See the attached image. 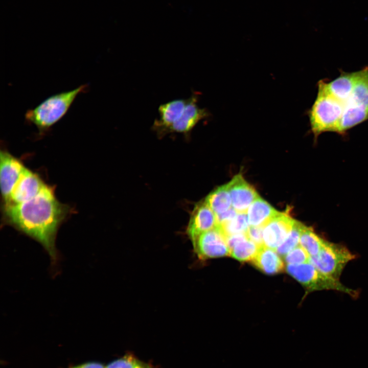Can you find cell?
Listing matches in <instances>:
<instances>
[{"mask_svg": "<svg viewBox=\"0 0 368 368\" xmlns=\"http://www.w3.org/2000/svg\"><path fill=\"white\" fill-rule=\"evenodd\" d=\"M2 210L4 223L39 242L56 266L60 258L55 244L57 232L72 209L58 200L54 188L46 183L35 196Z\"/></svg>", "mask_w": 368, "mask_h": 368, "instance_id": "1", "label": "cell"}, {"mask_svg": "<svg viewBox=\"0 0 368 368\" xmlns=\"http://www.w3.org/2000/svg\"><path fill=\"white\" fill-rule=\"evenodd\" d=\"M87 88L88 85L85 84L71 90L50 96L26 111V122L34 125L39 135L45 134L65 115L77 96L85 93Z\"/></svg>", "mask_w": 368, "mask_h": 368, "instance_id": "2", "label": "cell"}, {"mask_svg": "<svg viewBox=\"0 0 368 368\" xmlns=\"http://www.w3.org/2000/svg\"><path fill=\"white\" fill-rule=\"evenodd\" d=\"M317 86L316 98L308 113L311 130L316 137L324 132L339 133L344 105L330 94L324 80Z\"/></svg>", "mask_w": 368, "mask_h": 368, "instance_id": "3", "label": "cell"}, {"mask_svg": "<svg viewBox=\"0 0 368 368\" xmlns=\"http://www.w3.org/2000/svg\"><path fill=\"white\" fill-rule=\"evenodd\" d=\"M286 270L305 288L307 293L315 291L335 290L346 293L354 298L358 296L357 290L347 287L339 280L321 272L309 262L287 264Z\"/></svg>", "mask_w": 368, "mask_h": 368, "instance_id": "4", "label": "cell"}, {"mask_svg": "<svg viewBox=\"0 0 368 368\" xmlns=\"http://www.w3.org/2000/svg\"><path fill=\"white\" fill-rule=\"evenodd\" d=\"M368 120V67L344 104L339 133Z\"/></svg>", "mask_w": 368, "mask_h": 368, "instance_id": "5", "label": "cell"}, {"mask_svg": "<svg viewBox=\"0 0 368 368\" xmlns=\"http://www.w3.org/2000/svg\"><path fill=\"white\" fill-rule=\"evenodd\" d=\"M356 258L344 245L326 241L317 255L310 257L309 262L321 272L339 280L347 264Z\"/></svg>", "mask_w": 368, "mask_h": 368, "instance_id": "6", "label": "cell"}, {"mask_svg": "<svg viewBox=\"0 0 368 368\" xmlns=\"http://www.w3.org/2000/svg\"><path fill=\"white\" fill-rule=\"evenodd\" d=\"M193 245L196 254L201 259L230 255L226 237L218 226L201 234Z\"/></svg>", "mask_w": 368, "mask_h": 368, "instance_id": "7", "label": "cell"}, {"mask_svg": "<svg viewBox=\"0 0 368 368\" xmlns=\"http://www.w3.org/2000/svg\"><path fill=\"white\" fill-rule=\"evenodd\" d=\"M46 183L37 173L26 167L2 207L18 204L35 196Z\"/></svg>", "mask_w": 368, "mask_h": 368, "instance_id": "8", "label": "cell"}, {"mask_svg": "<svg viewBox=\"0 0 368 368\" xmlns=\"http://www.w3.org/2000/svg\"><path fill=\"white\" fill-rule=\"evenodd\" d=\"M0 159V185L4 202L9 198L26 167L20 159L5 150H1Z\"/></svg>", "mask_w": 368, "mask_h": 368, "instance_id": "9", "label": "cell"}, {"mask_svg": "<svg viewBox=\"0 0 368 368\" xmlns=\"http://www.w3.org/2000/svg\"><path fill=\"white\" fill-rule=\"evenodd\" d=\"M295 220L286 213H280L264 228V245L275 250L292 229Z\"/></svg>", "mask_w": 368, "mask_h": 368, "instance_id": "10", "label": "cell"}, {"mask_svg": "<svg viewBox=\"0 0 368 368\" xmlns=\"http://www.w3.org/2000/svg\"><path fill=\"white\" fill-rule=\"evenodd\" d=\"M216 226L215 215L204 200L197 203L194 208L187 233L193 244L201 234Z\"/></svg>", "mask_w": 368, "mask_h": 368, "instance_id": "11", "label": "cell"}, {"mask_svg": "<svg viewBox=\"0 0 368 368\" xmlns=\"http://www.w3.org/2000/svg\"><path fill=\"white\" fill-rule=\"evenodd\" d=\"M227 186L232 206L237 213H246L250 204L259 196L255 189L240 174L235 175Z\"/></svg>", "mask_w": 368, "mask_h": 368, "instance_id": "12", "label": "cell"}, {"mask_svg": "<svg viewBox=\"0 0 368 368\" xmlns=\"http://www.w3.org/2000/svg\"><path fill=\"white\" fill-rule=\"evenodd\" d=\"M198 98L197 93L192 94L188 99L183 112L172 126L169 132L188 133L200 121L208 117V110L198 106Z\"/></svg>", "mask_w": 368, "mask_h": 368, "instance_id": "13", "label": "cell"}, {"mask_svg": "<svg viewBox=\"0 0 368 368\" xmlns=\"http://www.w3.org/2000/svg\"><path fill=\"white\" fill-rule=\"evenodd\" d=\"M187 99H175L161 104L158 107L159 118L155 120L153 128L159 133L169 130L183 112L188 103Z\"/></svg>", "mask_w": 368, "mask_h": 368, "instance_id": "14", "label": "cell"}, {"mask_svg": "<svg viewBox=\"0 0 368 368\" xmlns=\"http://www.w3.org/2000/svg\"><path fill=\"white\" fill-rule=\"evenodd\" d=\"M363 72L364 68L351 73L343 72L333 80L329 82L325 81L326 87L333 97L344 105Z\"/></svg>", "mask_w": 368, "mask_h": 368, "instance_id": "15", "label": "cell"}, {"mask_svg": "<svg viewBox=\"0 0 368 368\" xmlns=\"http://www.w3.org/2000/svg\"><path fill=\"white\" fill-rule=\"evenodd\" d=\"M251 262L258 269L268 274L280 273L284 268L283 261L276 250L264 245L259 248Z\"/></svg>", "mask_w": 368, "mask_h": 368, "instance_id": "16", "label": "cell"}, {"mask_svg": "<svg viewBox=\"0 0 368 368\" xmlns=\"http://www.w3.org/2000/svg\"><path fill=\"white\" fill-rule=\"evenodd\" d=\"M278 213L267 201L258 196L247 211L249 225L252 226H265Z\"/></svg>", "mask_w": 368, "mask_h": 368, "instance_id": "17", "label": "cell"}, {"mask_svg": "<svg viewBox=\"0 0 368 368\" xmlns=\"http://www.w3.org/2000/svg\"><path fill=\"white\" fill-rule=\"evenodd\" d=\"M205 201L215 215L221 214L232 207V200L227 184L220 186L210 193Z\"/></svg>", "mask_w": 368, "mask_h": 368, "instance_id": "18", "label": "cell"}, {"mask_svg": "<svg viewBox=\"0 0 368 368\" xmlns=\"http://www.w3.org/2000/svg\"><path fill=\"white\" fill-rule=\"evenodd\" d=\"M326 242V240L317 235L313 229L304 225L300 237V245L310 257L317 255Z\"/></svg>", "mask_w": 368, "mask_h": 368, "instance_id": "19", "label": "cell"}, {"mask_svg": "<svg viewBox=\"0 0 368 368\" xmlns=\"http://www.w3.org/2000/svg\"><path fill=\"white\" fill-rule=\"evenodd\" d=\"M260 247L247 238L237 243L231 250L230 255L239 261H251Z\"/></svg>", "mask_w": 368, "mask_h": 368, "instance_id": "20", "label": "cell"}, {"mask_svg": "<svg viewBox=\"0 0 368 368\" xmlns=\"http://www.w3.org/2000/svg\"><path fill=\"white\" fill-rule=\"evenodd\" d=\"M304 225L301 222L295 220L291 231L275 249L280 257L283 258L300 244V237Z\"/></svg>", "mask_w": 368, "mask_h": 368, "instance_id": "21", "label": "cell"}, {"mask_svg": "<svg viewBox=\"0 0 368 368\" xmlns=\"http://www.w3.org/2000/svg\"><path fill=\"white\" fill-rule=\"evenodd\" d=\"M246 213H238L229 221L220 225L219 227L225 237L237 234L246 233L249 226Z\"/></svg>", "mask_w": 368, "mask_h": 368, "instance_id": "22", "label": "cell"}, {"mask_svg": "<svg viewBox=\"0 0 368 368\" xmlns=\"http://www.w3.org/2000/svg\"><path fill=\"white\" fill-rule=\"evenodd\" d=\"M105 368H155L152 364L139 359L131 352L109 363Z\"/></svg>", "mask_w": 368, "mask_h": 368, "instance_id": "23", "label": "cell"}, {"mask_svg": "<svg viewBox=\"0 0 368 368\" xmlns=\"http://www.w3.org/2000/svg\"><path fill=\"white\" fill-rule=\"evenodd\" d=\"M310 256L300 244L283 258L287 264H300L309 262Z\"/></svg>", "mask_w": 368, "mask_h": 368, "instance_id": "24", "label": "cell"}, {"mask_svg": "<svg viewBox=\"0 0 368 368\" xmlns=\"http://www.w3.org/2000/svg\"><path fill=\"white\" fill-rule=\"evenodd\" d=\"M264 226H252L249 227L246 235L248 238L255 242L259 246L264 245L263 242V231Z\"/></svg>", "mask_w": 368, "mask_h": 368, "instance_id": "25", "label": "cell"}, {"mask_svg": "<svg viewBox=\"0 0 368 368\" xmlns=\"http://www.w3.org/2000/svg\"><path fill=\"white\" fill-rule=\"evenodd\" d=\"M237 212L231 207L227 211L215 215L217 226H220L233 219L237 214Z\"/></svg>", "mask_w": 368, "mask_h": 368, "instance_id": "26", "label": "cell"}, {"mask_svg": "<svg viewBox=\"0 0 368 368\" xmlns=\"http://www.w3.org/2000/svg\"><path fill=\"white\" fill-rule=\"evenodd\" d=\"M247 238L246 233L237 234L226 237V241L229 250L237 243Z\"/></svg>", "mask_w": 368, "mask_h": 368, "instance_id": "27", "label": "cell"}, {"mask_svg": "<svg viewBox=\"0 0 368 368\" xmlns=\"http://www.w3.org/2000/svg\"><path fill=\"white\" fill-rule=\"evenodd\" d=\"M67 368H105V367L101 362L91 361L70 366Z\"/></svg>", "mask_w": 368, "mask_h": 368, "instance_id": "28", "label": "cell"}]
</instances>
